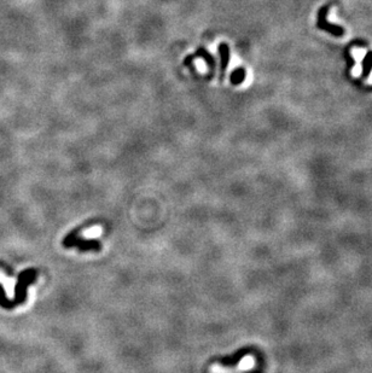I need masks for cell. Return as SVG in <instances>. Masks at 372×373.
<instances>
[{
	"instance_id": "3957f363",
	"label": "cell",
	"mask_w": 372,
	"mask_h": 373,
	"mask_svg": "<svg viewBox=\"0 0 372 373\" xmlns=\"http://www.w3.org/2000/svg\"><path fill=\"white\" fill-rule=\"evenodd\" d=\"M371 68H372V53L368 54V57H366V59H365V69H364L365 76L370 73Z\"/></svg>"
},
{
	"instance_id": "7a4b0ae2",
	"label": "cell",
	"mask_w": 372,
	"mask_h": 373,
	"mask_svg": "<svg viewBox=\"0 0 372 373\" xmlns=\"http://www.w3.org/2000/svg\"><path fill=\"white\" fill-rule=\"evenodd\" d=\"M100 235H102V227H100V226H94V227L86 230L85 232L83 233L84 237L86 238H96L99 237Z\"/></svg>"
},
{
	"instance_id": "6da1fadb",
	"label": "cell",
	"mask_w": 372,
	"mask_h": 373,
	"mask_svg": "<svg viewBox=\"0 0 372 373\" xmlns=\"http://www.w3.org/2000/svg\"><path fill=\"white\" fill-rule=\"evenodd\" d=\"M220 53L221 58H223V63H221V79H223L224 74L226 72V68H228V62H229V49L226 45H220Z\"/></svg>"
}]
</instances>
